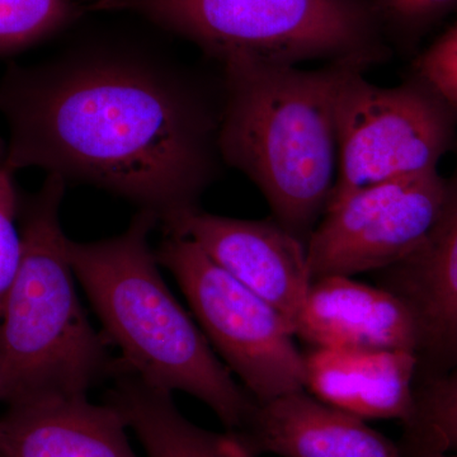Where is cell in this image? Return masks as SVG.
Returning a JSON list of instances; mask_svg holds the SVG:
<instances>
[{
  "label": "cell",
  "instance_id": "8fae6325",
  "mask_svg": "<svg viewBox=\"0 0 457 457\" xmlns=\"http://www.w3.org/2000/svg\"><path fill=\"white\" fill-rule=\"evenodd\" d=\"M311 348L402 350L417 354L418 330L392 291L351 276L314 279L295 327Z\"/></svg>",
  "mask_w": 457,
  "mask_h": 457
},
{
  "label": "cell",
  "instance_id": "9a60e30c",
  "mask_svg": "<svg viewBox=\"0 0 457 457\" xmlns=\"http://www.w3.org/2000/svg\"><path fill=\"white\" fill-rule=\"evenodd\" d=\"M137 435L146 457H257L236 432L216 433L188 420L171 393L120 369L106 395Z\"/></svg>",
  "mask_w": 457,
  "mask_h": 457
},
{
  "label": "cell",
  "instance_id": "8992f818",
  "mask_svg": "<svg viewBox=\"0 0 457 457\" xmlns=\"http://www.w3.org/2000/svg\"><path fill=\"white\" fill-rule=\"evenodd\" d=\"M363 73L350 66L339 84L338 170L329 203L376 183L438 170L456 140L455 108L420 75L380 87Z\"/></svg>",
  "mask_w": 457,
  "mask_h": 457
},
{
  "label": "cell",
  "instance_id": "5b68a950",
  "mask_svg": "<svg viewBox=\"0 0 457 457\" xmlns=\"http://www.w3.org/2000/svg\"><path fill=\"white\" fill-rule=\"evenodd\" d=\"M87 11L144 18L220 65L321 60L366 71L392 54L369 0H93Z\"/></svg>",
  "mask_w": 457,
  "mask_h": 457
},
{
  "label": "cell",
  "instance_id": "44dd1931",
  "mask_svg": "<svg viewBox=\"0 0 457 457\" xmlns=\"http://www.w3.org/2000/svg\"><path fill=\"white\" fill-rule=\"evenodd\" d=\"M414 457H457V453H425Z\"/></svg>",
  "mask_w": 457,
  "mask_h": 457
},
{
  "label": "cell",
  "instance_id": "6da1fadb",
  "mask_svg": "<svg viewBox=\"0 0 457 457\" xmlns=\"http://www.w3.org/2000/svg\"><path fill=\"white\" fill-rule=\"evenodd\" d=\"M9 170L41 168L153 213L200 209L220 164L218 88L170 54L92 40L0 79Z\"/></svg>",
  "mask_w": 457,
  "mask_h": 457
},
{
  "label": "cell",
  "instance_id": "ffe728a7",
  "mask_svg": "<svg viewBox=\"0 0 457 457\" xmlns=\"http://www.w3.org/2000/svg\"><path fill=\"white\" fill-rule=\"evenodd\" d=\"M416 71L457 112V21L416 60Z\"/></svg>",
  "mask_w": 457,
  "mask_h": 457
},
{
  "label": "cell",
  "instance_id": "7a4b0ae2",
  "mask_svg": "<svg viewBox=\"0 0 457 457\" xmlns=\"http://www.w3.org/2000/svg\"><path fill=\"white\" fill-rule=\"evenodd\" d=\"M220 66L222 162L245 173L266 198L273 220L306 245L335 189L337 95L353 65Z\"/></svg>",
  "mask_w": 457,
  "mask_h": 457
},
{
  "label": "cell",
  "instance_id": "277c9868",
  "mask_svg": "<svg viewBox=\"0 0 457 457\" xmlns=\"http://www.w3.org/2000/svg\"><path fill=\"white\" fill-rule=\"evenodd\" d=\"M66 182L47 174L21 201L22 254L0 314V402L87 396L120 361L90 324L77 291L60 207Z\"/></svg>",
  "mask_w": 457,
  "mask_h": 457
},
{
  "label": "cell",
  "instance_id": "7c38bea8",
  "mask_svg": "<svg viewBox=\"0 0 457 457\" xmlns=\"http://www.w3.org/2000/svg\"><path fill=\"white\" fill-rule=\"evenodd\" d=\"M255 455L278 457H405L368 420L321 402L306 390L257 402L242 431Z\"/></svg>",
  "mask_w": 457,
  "mask_h": 457
},
{
  "label": "cell",
  "instance_id": "9c48e42d",
  "mask_svg": "<svg viewBox=\"0 0 457 457\" xmlns=\"http://www.w3.org/2000/svg\"><path fill=\"white\" fill-rule=\"evenodd\" d=\"M186 237L231 278L278 309L295 335L312 282L306 245L278 221L243 220L196 209L163 224Z\"/></svg>",
  "mask_w": 457,
  "mask_h": 457
},
{
  "label": "cell",
  "instance_id": "4fadbf2b",
  "mask_svg": "<svg viewBox=\"0 0 457 457\" xmlns=\"http://www.w3.org/2000/svg\"><path fill=\"white\" fill-rule=\"evenodd\" d=\"M417 354L402 350L309 348L303 389L361 420L408 425L416 411Z\"/></svg>",
  "mask_w": 457,
  "mask_h": 457
},
{
  "label": "cell",
  "instance_id": "5bb4252c",
  "mask_svg": "<svg viewBox=\"0 0 457 457\" xmlns=\"http://www.w3.org/2000/svg\"><path fill=\"white\" fill-rule=\"evenodd\" d=\"M110 404L49 396L8 405L0 416V457H139Z\"/></svg>",
  "mask_w": 457,
  "mask_h": 457
},
{
  "label": "cell",
  "instance_id": "ac0fdd59",
  "mask_svg": "<svg viewBox=\"0 0 457 457\" xmlns=\"http://www.w3.org/2000/svg\"><path fill=\"white\" fill-rule=\"evenodd\" d=\"M390 45L413 46L433 26L457 9V0H369Z\"/></svg>",
  "mask_w": 457,
  "mask_h": 457
},
{
  "label": "cell",
  "instance_id": "e0dca14e",
  "mask_svg": "<svg viewBox=\"0 0 457 457\" xmlns=\"http://www.w3.org/2000/svg\"><path fill=\"white\" fill-rule=\"evenodd\" d=\"M84 12L86 7L74 0H0V56L53 37Z\"/></svg>",
  "mask_w": 457,
  "mask_h": 457
},
{
  "label": "cell",
  "instance_id": "2e32d148",
  "mask_svg": "<svg viewBox=\"0 0 457 457\" xmlns=\"http://www.w3.org/2000/svg\"><path fill=\"white\" fill-rule=\"evenodd\" d=\"M409 456L457 453V366L416 386V411L405 425Z\"/></svg>",
  "mask_w": 457,
  "mask_h": 457
},
{
  "label": "cell",
  "instance_id": "d6986e66",
  "mask_svg": "<svg viewBox=\"0 0 457 457\" xmlns=\"http://www.w3.org/2000/svg\"><path fill=\"white\" fill-rule=\"evenodd\" d=\"M13 173L0 163V314L16 278L22 254V237L16 227L21 200Z\"/></svg>",
  "mask_w": 457,
  "mask_h": 457
},
{
  "label": "cell",
  "instance_id": "3957f363",
  "mask_svg": "<svg viewBox=\"0 0 457 457\" xmlns=\"http://www.w3.org/2000/svg\"><path fill=\"white\" fill-rule=\"evenodd\" d=\"M158 222L153 213L139 212L120 236L95 243L69 239L75 278L102 333L119 348L123 369L158 389L195 396L228 432H240L255 400L165 284L149 245Z\"/></svg>",
  "mask_w": 457,
  "mask_h": 457
},
{
  "label": "cell",
  "instance_id": "30bf717a",
  "mask_svg": "<svg viewBox=\"0 0 457 457\" xmlns=\"http://www.w3.org/2000/svg\"><path fill=\"white\" fill-rule=\"evenodd\" d=\"M381 287L408 306L418 330L416 386L457 366V168L440 216L416 251L380 270Z\"/></svg>",
  "mask_w": 457,
  "mask_h": 457
},
{
  "label": "cell",
  "instance_id": "52a82bcc",
  "mask_svg": "<svg viewBox=\"0 0 457 457\" xmlns=\"http://www.w3.org/2000/svg\"><path fill=\"white\" fill-rule=\"evenodd\" d=\"M156 260L170 270L216 353L257 402L303 389V353L284 315L231 278L186 237L165 234Z\"/></svg>",
  "mask_w": 457,
  "mask_h": 457
},
{
  "label": "cell",
  "instance_id": "ba28073f",
  "mask_svg": "<svg viewBox=\"0 0 457 457\" xmlns=\"http://www.w3.org/2000/svg\"><path fill=\"white\" fill-rule=\"evenodd\" d=\"M438 170L356 189L328 204L306 245L312 281L395 266L425 242L440 216Z\"/></svg>",
  "mask_w": 457,
  "mask_h": 457
}]
</instances>
